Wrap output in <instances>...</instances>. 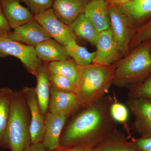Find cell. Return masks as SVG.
Listing matches in <instances>:
<instances>
[{"label": "cell", "mask_w": 151, "mask_h": 151, "mask_svg": "<svg viewBox=\"0 0 151 151\" xmlns=\"http://www.w3.org/2000/svg\"><path fill=\"white\" fill-rule=\"evenodd\" d=\"M36 77L37 84L35 89L38 103L42 115L45 118L48 112L51 87L50 73L46 65H43Z\"/></svg>", "instance_id": "d6986e66"}, {"label": "cell", "mask_w": 151, "mask_h": 151, "mask_svg": "<svg viewBox=\"0 0 151 151\" xmlns=\"http://www.w3.org/2000/svg\"><path fill=\"white\" fill-rule=\"evenodd\" d=\"M151 40V19L138 28L133 33L130 43V50Z\"/></svg>", "instance_id": "cb8c5ba5"}, {"label": "cell", "mask_w": 151, "mask_h": 151, "mask_svg": "<svg viewBox=\"0 0 151 151\" xmlns=\"http://www.w3.org/2000/svg\"><path fill=\"white\" fill-rule=\"evenodd\" d=\"M30 113L22 91L13 90L11 97L4 147L11 151H22L31 144Z\"/></svg>", "instance_id": "7a4b0ae2"}, {"label": "cell", "mask_w": 151, "mask_h": 151, "mask_svg": "<svg viewBox=\"0 0 151 151\" xmlns=\"http://www.w3.org/2000/svg\"><path fill=\"white\" fill-rule=\"evenodd\" d=\"M134 115V127L144 136H151V101L146 98H131L129 101Z\"/></svg>", "instance_id": "4fadbf2b"}, {"label": "cell", "mask_w": 151, "mask_h": 151, "mask_svg": "<svg viewBox=\"0 0 151 151\" xmlns=\"http://www.w3.org/2000/svg\"><path fill=\"white\" fill-rule=\"evenodd\" d=\"M22 90L30 113V134L31 144L42 142L45 133V118L41 113L35 88L25 86Z\"/></svg>", "instance_id": "ba28073f"}, {"label": "cell", "mask_w": 151, "mask_h": 151, "mask_svg": "<svg viewBox=\"0 0 151 151\" xmlns=\"http://www.w3.org/2000/svg\"><path fill=\"white\" fill-rule=\"evenodd\" d=\"M0 4L11 29H14L34 19V14L22 5L19 0H0Z\"/></svg>", "instance_id": "9a60e30c"}, {"label": "cell", "mask_w": 151, "mask_h": 151, "mask_svg": "<svg viewBox=\"0 0 151 151\" xmlns=\"http://www.w3.org/2000/svg\"><path fill=\"white\" fill-rule=\"evenodd\" d=\"M68 117L47 112L45 117V133L42 143L47 151L57 150L60 136Z\"/></svg>", "instance_id": "8fae6325"}, {"label": "cell", "mask_w": 151, "mask_h": 151, "mask_svg": "<svg viewBox=\"0 0 151 151\" xmlns=\"http://www.w3.org/2000/svg\"><path fill=\"white\" fill-rule=\"evenodd\" d=\"M89 151H93V150H89Z\"/></svg>", "instance_id": "d590c367"}, {"label": "cell", "mask_w": 151, "mask_h": 151, "mask_svg": "<svg viewBox=\"0 0 151 151\" xmlns=\"http://www.w3.org/2000/svg\"><path fill=\"white\" fill-rule=\"evenodd\" d=\"M4 36L12 40L33 47L51 38L35 19L16 28Z\"/></svg>", "instance_id": "30bf717a"}, {"label": "cell", "mask_w": 151, "mask_h": 151, "mask_svg": "<svg viewBox=\"0 0 151 151\" xmlns=\"http://www.w3.org/2000/svg\"><path fill=\"white\" fill-rule=\"evenodd\" d=\"M9 55L19 60L28 71L35 77L44 65L38 58L34 47L12 40L4 35L0 36V57L5 58Z\"/></svg>", "instance_id": "5b68a950"}, {"label": "cell", "mask_w": 151, "mask_h": 151, "mask_svg": "<svg viewBox=\"0 0 151 151\" xmlns=\"http://www.w3.org/2000/svg\"><path fill=\"white\" fill-rule=\"evenodd\" d=\"M131 95V98L151 99V77L133 88Z\"/></svg>", "instance_id": "4316f807"}, {"label": "cell", "mask_w": 151, "mask_h": 151, "mask_svg": "<svg viewBox=\"0 0 151 151\" xmlns=\"http://www.w3.org/2000/svg\"><path fill=\"white\" fill-rule=\"evenodd\" d=\"M37 55L42 61L51 62L68 59L65 46L50 39L34 47Z\"/></svg>", "instance_id": "ac0fdd59"}, {"label": "cell", "mask_w": 151, "mask_h": 151, "mask_svg": "<svg viewBox=\"0 0 151 151\" xmlns=\"http://www.w3.org/2000/svg\"><path fill=\"white\" fill-rule=\"evenodd\" d=\"M90 0H54L52 9L58 19L70 25L79 16L84 14Z\"/></svg>", "instance_id": "5bb4252c"}, {"label": "cell", "mask_w": 151, "mask_h": 151, "mask_svg": "<svg viewBox=\"0 0 151 151\" xmlns=\"http://www.w3.org/2000/svg\"><path fill=\"white\" fill-rule=\"evenodd\" d=\"M151 44L149 41L116 63L113 84L119 87L131 86L141 81L151 73Z\"/></svg>", "instance_id": "3957f363"}, {"label": "cell", "mask_w": 151, "mask_h": 151, "mask_svg": "<svg viewBox=\"0 0 151 151\" xmlns=\"http://www.w3.org/2000/svg\"><path fill=\"white\" fill-rule=\"evenodd\" d=\"M109 5L110 29L114 42L124 57L130 52L131 42L133 29L129 19L118 6Z\"/></svg>", "instance_id": "8992f818"}, {"label": "cell", "mask_w": 151, "mask_h": 151, "mask_svg": "<svg viewBox=\"0 0 151 151\" xmlns=\"http://www.w3.org/2000/svg\"><path fill=\"white\" fill-rule=\"evenodd\" d=\"M105 114L96 104L86 108L68 125L61 139L63 145L79 142L105 128Z\"/></svg>", "instance_id": "277c9868"}, {"label": "cell", "mask_w": 151, "mask_h": 151, "mask_svg": "<svg viewBox=\"0 0 151 151\" xmlns=\"http://www.w3.org/2000/svg\"><path fill=\"white\" fill-rule=\"evenodd\" d=\"M135 146L140 151H151V136H144L135 142Z\"/></svg>", "instance_id": "f1b7e54d"}, {"label": "cell", "mask_w": 151, "mask_h": 151, "mask_svg": "<svg viewBox=\"0 0 151 151\" xmlns=\"http://www.w3.org/2000/svg\"><path fill=\"white\" fill-rule=\"evenodd\" d=\"M69 26L76 35L95 45L100 32L84 14L79 16Z\"/></svg>", "instance_id": "44dd1931"}, {"label": "cell", "mask_w": 151, "mask_h": 151, "mask_svg": "<svg viewBox=\"0 0 151 151\" xmlns=\"http://www.w3.org/2000/svg\"><path fill=\"white\" fill-rule=\"evenodd\" d=\"M86 148L83 146H79V147H74L73 148L67 149V150H59L56 151H89Z\"/></svg>", "instance_id": "d6a6232c"}, {"label": "cell", "mask_w": 151, "mask_h": 151, "mask_svg": "<svg viewBox=\"0 0 151 151\" xmlns=\"http://www.w3.org/2000/svg\"><path fill=\"white\" fill-rule=\"evenodd\" d=\"M22 151H47L42 142L32 144L27 147Z\"/></svg>", "instance_id": "1f68e13d"}, {"label": "cell", "mask_w": 151, "mask_h": 151, "mask_svg": "<svg viewBox=\"0 0 151 151\" xmlns=\"http://www.w3.org/2000/svg\"><path fill=\"white\" fill-rule=\"evenodd\" d=\"M118 6L127 15L133 29L151 16V0H129Z\"/></svg>", "instance_id": "e0dca14e"}, {"label": "cell", "mask_w": 151, "mask_h": 151, "mask_svg": "<svg viewBox=\"0 0 151 151\" xmlns=\"http://www.w3.org/2000/svg\"><path fill=\"white\" fill-rule=\"evenodd\" d=\"M46 66L50 73L64 76L76 86L78 79V65L73 59L50 62Z\"/></svg>", "instance_id": "ffe728a7"}, {"label": "cell", "mask_w": 151, "mask_h": 151, "mask_svg": "<svg viewBox=\"0 0 151 151\" xmlns=\"http://www.w3.org/2000/svg\"><path fill=\"white\" fill-rule=\"evenodd\" d=\"M34 19L52 39L65 46L76 41V35L70 26L61 22L52 9L35 15Z\"/></svg>", "instance_id": "52a82bcc"}, {"label": "cell", "mask_w": 151, "mask_h": 151, "mask_svg": "<svg viewBox=\"0 0 151 151\" xmlns=\"http://www.w3.org/2000/svg\"><path fill=\"white\" fill-rule=\"evenodd\" d=\"M11 29L0 4V36L8 34L11 31Z\"/></svg>", "instance_id": "f546056e"}, {"label": "cell", "mask_w": 151, "mask_h": 151, "mask_svg": "<svg viewBox=\"0 0 151 151\" xmlns=\"http://www.w3.org/2000/svg\"><path fill=\"white\" fill-rule=\"evenodd\" d=\"M129 1V0H113V2L112 4L117 6H119Z\"/></svg>", "instance_id": "836d02e7"}, {"label": "cell", "mask_w": 151, "mask_h": 151, "mask_svg": "<svg viewBox=\"0 0 151 151\" xmlns=\"http://www.w3.org/2000/svg\"><path fill=\"white\" fill-rule=\"evenodd\" d=\"M111 116L115 121L119 122H124L128 118V110L127 107L121 103H114L111 108Z\"/></svg>", "instance_id": "83f0119b"}, {"label": "cell", "mask_w": 151, "mask_h": 151, "mask_svg": "<svg viewBox=\"0 0 151 151\" xmlns=\"http://www.w3.org/2000/svg\"><path fill=\"white\" fill-rule=\"evenodd\" d=\"M79 107V101L75 93L61 92L51 85L49 112L68 117Z\"/></svg>", "instance_id": "7c38bea8"}, {"label": "cell", "mask_w": 151, "mask_h": 151, "mask_svg": "<svg viewBox=\"0 0 151 151\" xmlns=\"http://www.w3.org/2000/svg\"><path fill=\"white\" fill-rule=\"evenodd\" d=\"M99 151H137L135 149L121 144H111L101 147Z\"/></svg>", "instance_id": "4dcf8cb0"}, {"label": "cell", "mask_w": 151, "mask_h": 151, "mask_svg": "<svg viewBox=\"0 0 151 151\" xmlns=\"http://www.w3.org/2000/svg\"><path fill=\"white\" fill-rule=\"evenodd\" d=\"M84 14L99 32L110 27L109 5L105 0H90Z\"/></svg>", "instance_id": "2e32d148"}, {"label": "cell", "mask_w": 151, "mask_h": 151, "mask_svg": "<svg viewBox=\"0 0 151 151\" xmlns=\"http://www.w3.org/2000/svg\"><path fill=\"white\" fill-rule=\"evenodd\" d=\"M95 46L97 50L93 63L113 65L124 58L113 40L110 28L99 33Z\"/></svg>", "instance_id": "9c48e42d"}, {"label": "cell", "mask_w": 151, "mask_h": 151, "mask_svg": "<svg viewBox=\"0 0 151 151\" xmlns=\"http://www.w3.org/2000/svg\"><path fill=\"white\" fill-rule=\"evenodd\" d=\"M68 56L73 59L79 66H86L93 63L96 52H90L84 47L80 46L74 42L65 46Z\"/></svg>", "instance_id": "603a6c76"}, {"label": "cell", "mask_w": 151, "mask_h": 151, "mask_svg": "<svg viewBox=\"0 0 151 151\" xmlns=\"http://www.w3.org/2000/svg\"><path fill=\"white\" fill-rule=\"evenodd\" d=\"M108 4H111L113 2V0H105Z\"/></svg>", "instance_id": "e575fe53"}, {"label": "cell", "mask_w": 151, "mask_h": 151, "mask_svg": "<svg viewBox=\"0 0 151 151\" xmlns=\"http://www.w3.org/2000/svg\"><path fill=\"white\" fill-rule=\"evenodd\" d=\"M116 63L104 65L92 63L86 66L78 65L77 96L80 107H91L108 92L113 84Z\"/></svg>", "instance_id": "6da1fadb"}, {"label": "cell", "mask_w": 151, "mask_h": 151, "mask_svg": "<svg viewBox=\"0 0 151 151\" xmlns=\"http://www.w3.org/2000/svg\"><path fill=\"white\" fill-rule=\"evenodd\" d=\"M50 81L51 86L58 91L76 93V86L64 76L50 73Z\"/></svg>", "instance_id": "d4e9b609"}, {"label": "cell", "mask_w": 151, "mask_h": 151, "mask_svg": "<svg viewBox=\"0 0 151 151\" xmlns=\"http://www.w3.org/2000/svg\"><path fill=\"white\" fill-rule=\"evenodd\" d=\"M13 89L0 88V146L4 147L5 135L8 122L11 97Z\"/></svg>", "instance_id": "7402d4cb"}, {"label": "cell", "mask_w": 151, "mask_h": 151, "mask_svg": "<svg viewBox=\"0 0 151 151\" xmlns=\"http://www.w3.org/2000/svg\"><path fill=\"white\" fill-rule=\"evenodd\" d=\"M24 3L33 14L35 15L52 8L54 0H19Z\"/></svg>", "instance_id": "484cf974"}]
</instances>
